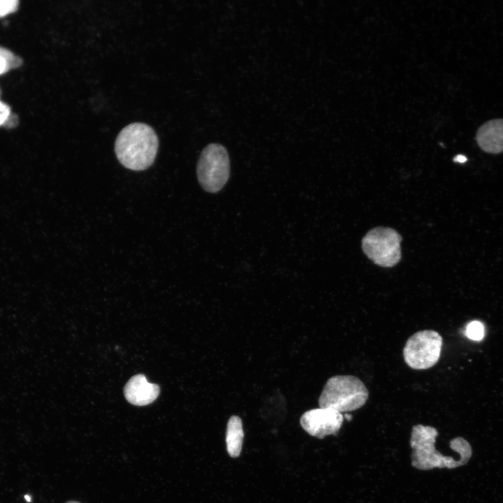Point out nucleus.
Masks as SVG:
<instances>
[{
    "label": "nucleus",
    "instance_id": "obj_1",
    "mask_svg": "<svg viewBox=\"0 0 503 503\" xmlns=\"http://www.w3.org/2000/svg\"><path fill=\"white\" fill-rule=\"evenodd\" d=\"M159 140L154 130L144 123H132L119 133L115 143L117 159L125 168L139 171L154 163Z\"/></svg>",
    "mask_w": 503,
    "mask_h": 503
},
{
    "label": "nucleus",
    "instance_id": "obj_2",
    "mask_svg": "<svg viewBox=\"0 0 503 503\" xmlns=\"http://www.w3.org/2000/svg\"><path fill=\"white\" fill-rule=\"evenodd\" d=\"M368 396V390L358 377L335 375L329 378L324 385L319 398V405L340 413L348 412L363 407Z\"/></svg>",
    "mask_w": 503,
    "mask_h": 503
},
{
    "label": "nucleus",
    "instance_id": "obj_3",
    "mask_svg": "<svg viewBox=\"0 0 503 503\" xmlns=\"http://www.w3.org/2000/svg\"><path fill=\"white\" fill-rule=\"evenodd\" d=\"M437 435L438 432L433 427L421 424L413 426L410 439L413 449L411 465L418 469L428 470L435 467L451 469L465 465L463 460L444 456L435 449Z\"/></svg>",
    "mask_w": 503,
    "mask_h": 503
},
{
    "label": "nucleus",
    "instance_id": "obj_4",
    "mask_svg": "<svg viewBox=\"0 0 503 503\" xmlns=\"http://www.w3.org/2000/svg\"><path fill=\"white\" fill-rule=\"evenodd\" d=\"M230 162L225 147L211 143L202 151L197 164V177L203 189L210 193L219 191L226 184Z\"/></svg>",
    "mask_w": 503,
    "mask_h": 503
},
{
    "label": "nucleus",
    "instance_id": "obj_5",
    "mask_svg": "<svg viewBox=\"0 0 503 503\" xmlns=\"http://www.w3.org/2000/svg\"><path fill=\"white\" fill-rule=\"evenodd\" d=\"M402 237L394 229L377 227L370 230L363 238L362 249L365 254L375 264L390 268L395 265L402 257Z\"/></svg>",
    "mask_w": 503,
    "mask_h": 503
},
{
    "label": "nucleus",
    "instance_id": "obj_6",
    "mask_svg": "<svg viewBox=\"0 0 503 503\" xmlns=\"http://www.w3.org/2000/svg\"><path fill=\"white\" fill-rule=\"evenodd\" d=\"M443 340L435 330H423L412 335L406 342L403 356L408 366L414 370H427L439 360Z\"/></svg>",
    "mask_w": 503,
    "mask_h": 503
},
{
    "label": "nucleus",
    "instance_id": "obj_7",
    "mask_svg": "<svg viewBox=\"0 0 503 503\" xmlns=\"http://www.w3.org/2000/svg\"><path fill=\"white\" fill-rule=\"evenodd\" d=\"M343 421L342 413L319 407L305 411L301 416L300 423L309 435L323 439L330 435H336Z\"/></svg>",
    "mask_w": 503,
    "mask_h": 503
},
{
    "label": "nucleus",
    "instance_id": "obj_8",
    "mask_svg": "<svg viewBox=\"0 0 503 503\" xmlns=\"http://www.w3.org/2000/svg\"><path fill=\"white\" fill-rule=\"evenodd\" d=\"M159 391V386L148 382L143 374L132 377L124 389L126 400L136 406H145L152 403L158 397Z\"/></svg>",
    "mask_w": 503,
    "mask_h": 503
},
{
    "label": "nucleus",
    "instance_id": "obj_9",
    "mask_svg": "<svg viewBox=\"0 0 503 503\" xmlns=\"http://www.w3.org/2000/svg\"><path fill=\"white\" fill-rule=\"evenodd\" d=\"M476 140L484 152L500 154L503 152V119L489 120L478 129Z\"/></svg>",
    "mask_w": 503,
    "mask_h": 503
},
{
    "label": "nucleus",
    "instance_id": "obj_10",
    "mask_svg": "<svg viewBox=\"0 0 503 503\" xmlns=\"http://www.w3.org/2000/svg\"><path fill=\"white\" fill-rule=\"evenodd\" d=\"M244 432L241 418L235 415L231 416L227 423L226 431V444L228 455L232 458L240 455L242 450Z\"/></svg>",
    "mask_w": 503,
    "mask_h": 503
},
{
    "label": "nucleus",
    "instance_id": "obj_11",
    "mask_svg": "<svg viewBox=\"0 0 503 503\" xmlns=\"http://www.w3.org/2000/svg\"><path fill=\"white\" fill-rule=\"evenodd\" d=\"M22 60L9 50L0 46V75L21 66Z\"/></svg>",
    "mask_w": 503,
    "mask_h": 503
},
{
    "label": "nucleus",
    "instance_id": "obj_12",
    "mask_svg": "<svg viewBox=\"0 0 503 503\" xmlns=\"http://www.w3.org/2000/svg\"><path fill=\"white\" fill-rule=\"evenodd\" d=\"M466 333L469 338L473 340H480L484 335L483 326L478 321H472L467 327Z\"/></svg>",
    "mask_w": 503,
    "mask_h": 503
},
{
    "label": "nucleus",
    "instance_id": "obj_13",
    "mask_svg": "<svg viewBox=\"0 0 503 503\" xmlns=\"http://www.w3.org/2000/svg\"><path fill=\"white\" fill-rule=\"evenodd\" d=\"M18 5L17 0H0V17L15 12Z\"/></svg>",
    "mask_w": 503,
    "mask_h": 503
},
{
    "label": "nucleus",
    "instance_id": "obj_14",
    "mask_svg": "<svg viewBox=\"0 0 503 503\" xmlns=\"http://www.w3.org/2000/svg\"><path fill=\"white\" fill-rule=\"evenodd\" d=\"M10 115L9 106L0 101V125H4Z\"/></svg>",
    "mask_w": 503,
    "mask_h": 503
},
{
    "label": "nucleus",
    "instance_id": "obj_15",
    "mask_svg": "<svg viewBox=\"0 0 503 503\" xmlns=\"http://www.w3.org/2000/svg\"><path fill=\"white\" fill-rule=\"evenodd\" d=\"M467 160V159L466 158V156H464V155H461V154L457 155V156L453 159V161H454L455 162L461 163L466 162Z\"/></svg>",
    "mask_w": 503,
    "mask_h": 503
},
{
    "label": "nucleus",
    "instance_id": "obj_16",
    "mask_svg": "<svg viewBox=\"0 0 503 503\" xmlns=\"http://www.w3.org/2000/svg\"><path fill=\"white\" fill-rule=\"evenodd\" d=\"M345 417L347 419V421H349L352 418V416L350 414H345Z\"/></svg>",
    "mask_w": 503,
    "mask_h": 503
},
{
    "label": "nucleus",
    "instance_id": "obj_17",
    "mask_svg": "<svg viewBox=\"0 0 503 503\" xmlns=\"http://www.w3.org/2000/svg\"><path fill=\"white\" fill-rule=\"evenodd\" d=\"M24 497H25V499L27 500V501H28V502H30V501H31V498H30V497H29V495H25Z\"/></svg>",
    "mask_w": 503,
    "mask_h": 503
},
{
    "label": "nucleus",
    "instance_id": "obj_18",
    "mask_svg": "<svg viewBox=\"0 0 503 503\" xmlns=\"http://www.w3.org/2000/svg\"><path fill=\"white\" fill-rule=\"evenodd\" d=\"M66 503H80V502H75V501H70V502H66Z\"/></svg>",
    "mask_w": 503,
    "mask_h": 503
}]
</instances>
